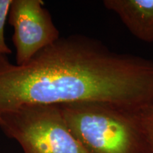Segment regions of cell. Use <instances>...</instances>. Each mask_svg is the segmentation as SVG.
<instances>
[{"mask_svg": "<svg viewBox=\"0 0 153 153\" xmlns=\"http://www.w3.org/2000/svg\"><path fill=\"white\" fill-rule=\"evenodd\" d=\"M152 101L153 62L113 52L90 37H60L22 65L0 55V112L79 102L135 109Z\"/></svg>", "mask_w": 153, "mask_h": 153, "instance_id": "obj_1", "label": "cell"}, {"mask_svg": "<svg viewBox=\"0 0 153 153\" xmlns=\"http://www.w3.org/2000/svg\"><path fill=\"white\" fill-rule=\"evenodd\" d=\"M59 106L69 129L89 153H152L136 108L99 102Z\"/></svg>", "mask_w": 153, "mask_h": 153, "instance_id": "obj_2", "label": "cell"}, {"mask_svg": "<svg viewBox=\"0 0 153 153\" xmlns=\"http://www.w3.org/2000/svg\"><path fill=\"white\" fill-rule=\"evenodd\" d=\"M0 129L24 153H89L69 129L57 104H24L0 112Z\"/></svg>", "mask_w": 153, "mask_h": 153, "instance_id": "obj_3", "label": "cell"}, {"mask_svg": "<svg viewBox=\"0 0 153 153\" xmlns=\"http://www.w3.org/2000/svg\"><path fill=\"white\" fill-rule=\"evenodd\" d=\"M41 0H12L8 22L14 30L12 40L16 65H22L56 41L60 32Z\"/></svg>", "mask_w": 153, "mask_h": 153, "instance_id": "obj_4", "label": "cell"}, {"mask_svg": "<svg viewBox=\"0 0 153 153\" xmlns=\"http://www.w3.org/2000/svg\"><path fill=\"white\" fill-rule=\"evenodd\" d=\"M104 4L118 15L134 36L153 42V0H105Z\"/></svg>", "mask_w": 153, "mask_h": 153, "instance_id": "obj_5", "label": "cell"}, {"mask_svg": "<svg viewBox=\"0 0 153 153\" xmlns=\"http://www.w3.org/2000/svg\"><path fill=\"white\" fill-rule=\"evenodd\" d=\"M153 153V101L135 109Z\"/></svg>", "mask_w": 153, "mask_h": 153, "instance_id": "obj_6", "label": "cell"}, {"mask_svg": "<svg viewBox=\"0 0 153 153\" xmlns=\"http://www.w3.org/2000/svg\"><path fill=\"white\" fill-rule=\"evenodd\" d=\"M12 0H0V55L11 54L12 51L7 45L4 37L5 23L8 18Z\"/></svg>", "mask_w": 153, "mask_h": 153, "instance_id": "obj_7", "label": "cell"}]
</instances>
